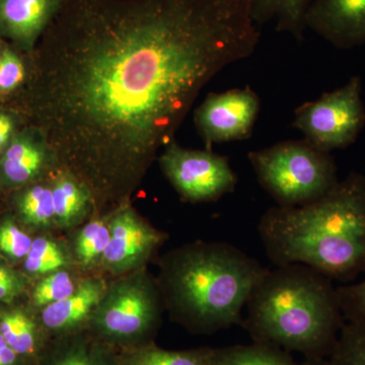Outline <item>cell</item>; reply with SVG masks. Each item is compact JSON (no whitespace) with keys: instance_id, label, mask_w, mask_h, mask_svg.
Here are the masks:
<instances>
[{"instance_id":"cell-1","label":"cell","mask_w":365,"mask_h":365,"mask_svg":"<svg viewBox=\"0 0 365 365\" xmlns=\"http://www.w3.org/2000/svg\"><path fill=\"white\" fill-rule=\"evenodd\" d=\"M254 0H64L41 37L31 113L57 169L124 204L199 93L260 41Z\"/></svg>"},{"instance_id":"cell-20","label":"cell","mask_w":365,"mask_h":365,"mask_svg":"<svg viewBox=\"0 0 365 365\" xmlns=\"http://www.w3.org/2000/svg\"><path fill=\"white\" fill-rule=\"evenodd\" d=\"M23 220L37 227H50L55 223L51 184H37L21 193L18 201Z\"/></svg>"},{"instance_id":"cell-23","label":"cell","mask_w":365,"mask_h":365,"mask_svg":"<svg viewBox=\"0 0 365 365\" xmlns=\"http://www.w3.org/2000/svg\"><path fill=\"white\" fill-rule=\"evenodd\" d=\"M0 333L18 355L33 353L36 347V328L32 319L21 312H11L0 318Z\"/></svg>"},{"instance_id":"cell-29","label":"cell","mask_w":365,"mask_h":365,"mask_svg":"<svg viewBox=\"0 0 365 365\" xmlns=\"http://www.w3.org/2000/svg\"><path fill=\"white\" fill-rule=\"evenodd\" d=\"M20 290L21 282L16 274L0 266V300L13 299Z\"/></svg>"},{"instance_id":"cell-32","label":"cell","mask_w":365,"mask_h":365,"mask_svg":"<svg viewBox=\"0 0 365 365\" xmlns=\"http://www.w3.org/2000/svg\"><path fill=\"white\" fill-rule=\"evenodd\" d=\"M302 365H332L328 359H304Z\"/></svg>"},{"instance_id":"cell-31","label":"cell","mask_w":365,"mask_h":365,"mask_svg":"<svg viewBox=\"0 0 365 365\" xmlns=\"http://www.w3.org/2000/svg\"><path fill=\"white\" fill-rule=\"evenodd\" d=\"M18 356L0 333V365H14Z\"/></svg>"},{"instance_id":"cell-28","label":"cell","mask_w":365,"mask_h":365,"mask_svg":"<svg viewBox=\"0 0 365 365\" xmlns=\"http://www.w3.org/2000/svg\"><path fill=\"white\" fill-rule=\"evenodd\" d=\"M0 54V91L11 93L25 79V66L20 57L9 48H4Z\"/></svg>"},{"instance_id":"cell-18","label":"cell","mask_w":365,"mask_h":365,"mask_svg":"<svg viewBox=\"0 0 365 365\" xmlns=\"http://www.w3.org/2000/svg\"><path fill=\"white\" fill-rule=\"evenodd\" d=\"M218 365H302L292 353L276 346L253 342L222 348Z\"/></svg>"},{"instance_id":"cell-21","label":"cell","mask_w":365,"mask_h":365,"mask_svg":"<svg viewBox=\"0 0 365 365\" xmlns=\"http://www.w3.org/2000/svg\"><path fill=\"white\" fill-rule=\"evenodd\" d=\"M328 359L332 365H365V319L346 321Z\"/></svg>"},{"instance_id":"cell-12","label":"cell","mask_w":365,"mask_h":365,"mask_svg":"<svg viewBox=\"0 0 365 365\" xmlns=\"http://www.w3.org/2000/svg\"><path fill=\"white\" fill-rule=\"evenodd\" d=\"M63 4L64 0H0V36L33 51Z\"/></svg>"},{"instance_id":"cell-8","label":"cell","mask_w":365,"mask_h":365,"mask_svg":"<svg viewBox=\"0 0 365 365\" xmlns=\"http://www.w3.org/2000/svg\"><path fill=\"white\" fill-rule=\"evenodd\" d=\"M163 174L187 202H213L232 193L237 176L228 158L211 150H193L170 141L158 158Z\"/></svg>"},{"instance_id":"cell-10","label":"cell","mask_w":365,"mask_h":365,"mask_svg":"<svg viewBox=\"0 0 365 365\" xmlns=\"http://www.w3.org/2000/svg\"><path fill=\"white\" fill-rule=\"evenodd\" d=\"M260 109V98L250 88L209 93L195 111L197 129L206 150L215 143L248 139Z\"/></svg>"},{"instance_id":"cell-25","label":"cell","mask_w":365,"mask_h":365,"mask_svg":"<svg viewBox=\"0 0 365 365\" xmlns=\"http://www.w3.org/2000/svg\"><path fill=\"white\" fill-rule=\"evenodd\" d=\"M50 365H116L100 346L85 341L69 343L54 354Z\"/></svg>"},{"instance_id":"cell-19","label":"cell","mask_w":365,"mask_h":365,"mask_svg":"<svg viewBox=\"0 0 365 365\" xmlns=\"http://www.w3.org/2000/svg\"><path fill=\"white\" fill-rule=\"evenodd\" d=\"M109 242V217L91 220L83 225L74 240V257L78 265L90 268L101 263Z\"/></svg>"},{"instance_id":"cell-13","label":"cell","mask_w":365,"mask_h":365,"mask_svg":"<svg viewBox=\"0 0 365 365\" xmlns=\"http://www.w3.org/2000/svg\"><path fill=\"white\" fill-rule=\"evenodd\" d=\"M54 158L39 130L25 131L14 136L1 160V172L7 182L26 184L42 174ZM57 169V168H56Z\"/></svg>"},{"instance_id":"cell-2","label":"cell","mask_w":365,"mask_h":365,"mask_svg":"<svg viewBox=\"0 0 365 365\" xmlns=\"http://www.w3.org/2000/svg\"><path fill=\"white\" fill-rule=\"evenodd\" d=\"M258 232L275 266L304 264L332 280L354 279L365 271V176L350 173L307 205L269 208Z\"/></svg>"},{"instance_id":"cell-5","label":"cell","mask_w":365,"mask_h":365,"mask_svg":"<svg viewBox=\"0 0 365 365\" xmlns=\"http://www.w3.org/2000/svg\"><path fill=\"white\" fill-rule=\"evenodd\" d=\"M257 179L281 207H299L319 200L338 184L337 165L330 153L306 139L250 151Z\"/></svg>"},{"instance_id":"cell-24","label":"cell","mask_w":365,"mask_h":365,"mask_svg":"<svg viewBox=\"0 0 365 365\" xmlns=\"http://www.w3.org/2000/svg\"><path fill=\"white\" fill-rule=\"evenodd\" d=\"M78 283L74 281L71 273L59 270L48 274L38 283L33 292V300L36 306L45 307L71 297Z\"/></svg>"},{"instance_id":"cell-27","label":"cell","mask_w":365,"mask_h":365,"mask_svg":"<svg viewBox=\"0 0 365 365\" xmlns=\"http://www.w3.org/2000/svg\"><path fill=\"white\" fill-rule=\"evenodd\" d=\"M341 309L346 321L365 319V280L337 287Z\"/></svg>"},{"instance_id":"cell-16","label":"cell","mask_w":365,"mask_h":365,"mask_svg":"<svg viewBox=\"0 0 365 365\" xmlns=\"http://www.w3.org/2000/svg\"><path fill=\"white\" fill-rule=\"evenodd\" d=\"M222 348L172 351L155 344L139 345L116 360V365H218Z\"/></svg>"},{"instance_id":"cell-6","label":"cell","mask_w":365,"mask_h":365,"mask_svg":"<svg viewBox=\"0 0 365 365\" xmlns=\"http://www.w3.org/2000/svg\"><path fill=\"white\" fill-rule=\"evenodd\" d=\"M163 309L158 280L144 268L126 274L107 287L90 323L108 342L141 343L157 331Z\"/></svg>"},{"instance_id":"cell-7","label":"cell","mask_w":365,"mask_h":365,"mask_svg":"<svg viewBox=\"0 0 365 365\" xmlns=\"http://www.w3.org/2000/svg\"><path fill=\"white\" fill-rule=\"evenodd\" d=\"M364 125L362 81L357 76L318 100L299 106L292 123L307 143L330 153L354 143Z\"/></svg>"},{"instance_id":"cell-17","label":"cell","mask_w":365,"mask_h":365,"mask_svg":"<svg viewBox=\"0 0 365 365\" xmlns=\"http://www.w3.org/2000/svg\"><path fill=\"white\" fill-rule=\"evenodd\" d=\"M309 0H254L253 19L257 26L274 21L276 30L304 40V16Z\"/></svg>"},{"instance_id":"cell-22","label":"cell","mask_w":365,"mask_h":365,"mask_svg":"<svg viewBox=\"0 0 365 365\" xmlns=\"http://www.w3.org/2000/svg\"><path fill=\"white\" fill-rule=\"evenodd\" d=\"M68 258L58 242L46 237L33 240L32 247L25 258V268L36 275H48L63 270L68 266Z\"/></svg>"},{"instance_id":"cell-4","label":"cell","mask_w":365,"mask_h":365,"mask_svg":"<svg viewBox=\"0 0 365 365\" xmlns=\"http://www.w3.org/2000/svg\"><path fill=\"white\" fill-rule=\"evenodd\" d=\"M242 326L253 342L329 359L346 323L333 280L304 264L275 266L254 287Z\"/></svg>"},{"instance_id":"cell-3","label":"cell","mask_w":365,"mask_h":365,"mask_svg":"<svg viewBox=\"0 0 365 365\" xmlns=\"http://www.w3.org/2000/svg\"><path fill=\"white\" fill-rule=\"evenodd\" d=\"M268 270L227 242H195L165 254L157 280L170 318L212 334L242 326V309Z\"/></svg>"},{"instance_id":"cell-15","label":"cell","mask_w":365,"mask_h":365,"mask_svg":"<svg viewBox=\"0 0 365 365\" xmlns=\"http://www.w3.org/2000/svg\"><path fill=\"white\" fill-rule=\"evenodd\" d=\"M51 188L57 227H76L95 207L91 192L66 170L57 169Z\"/></svg>"},{"instance_id":"cell-9","label":"cell","mask_w":365,"mask_h":365,"mask_svg":"<svg viewBox=\"0 0 365 365\" xmlns=\"http://www.w3.org/2000/svg\"><path fill=\"white\" fill-rule=\"evenodd\" d=\"M109 227L110 242L101 263L115 275L123 276L145 268L169 237L126 203L109 216Z\"/></svg>"},{"instance_id":"cell-26","label":"cell","mask_w":365,"mask_h":365,"mask_svg":"<svg viewBox=\"0 0 365 365\" xmlns=\"http://www.w3.org/2000/svg\"><path fill=\"white\" fill-rule=\"evenodd\" d=\"M33 240L13 222L0 225V251L14 259L26 258L32 247Z\"/></svg>"},{"instance_id":"cell-14","label":"cell","mask_w":365,"mask_h":365,"mask_svg":"<svg viewBox=\"0 0 365 365\" xmlns=\"http://www.w3.org/2000/svg\"><path fill=\"white\" fill-rule=\"evenodd\" d=\"M106 289L107 285L98 278L81 281L71 297L43 307V325L57 333L74 330L90 321Z\"/></svg>"},{"instance_id":"cell-30","label":"cell","mask_w":365,"mask_h":365,"mask_svg":"<svg viewBox=\"0 0 365 365\" xmlns=\"http://www.w3.org/2000/svg\"><path fill=\"white\" fill-rule=\"evenodd\" d=\"M14 128V120L6 113L0 112V150L11 140Z\"/></svg>"},{"instance_id":"cell-11","label":"cell","mask_w":365,"mask_h":365,"mask_svg":"<svg viewBox=\"0 0 365 365\" xmlns=\"http://www.w3.org/2000/svg\"><path fill=\"white\" fill-rule=\"evenodd\" d=\"M306 29L339 49L365 44V0H309Z\"/></svg>"}]
</instances>
